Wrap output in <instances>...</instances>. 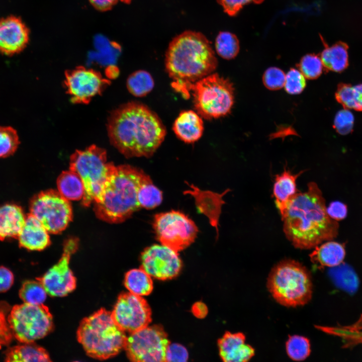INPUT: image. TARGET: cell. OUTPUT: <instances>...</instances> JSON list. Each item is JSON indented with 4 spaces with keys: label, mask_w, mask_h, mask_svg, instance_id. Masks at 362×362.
Wrapping results in <instances>:
<instances>
[{
    "label": "cell",
    "mask_w": 362,
    "mask_h": 362,
    "mask_svg": "<svg viewBox=\"0 0 362 362\" xmlns=\"http://www.w3.org/2000/svg\"><path fill=\"white\" fill-rule=\"evenodd\" d=\"M107 126L111 143L127 158L151 157L166 134L159 116L137 102H128L114 110Z\"/></svg>",
    "instance_id": "cell-1"
},
{
    "label": "cell",
    "mask_w": 362,
    "mask_h": 362,
    "mask_svg": "<svg viewBox=\"0 0 362 362\" xmlns=\"http://www.w3.org/2000/svg\"><path fill=\"white\" fill-rule=\"evenodd\" d=\"M304 192H298L289 201L282 216L283 231L296 248L308 249L333 240L338 232L337 221L327 214L325 200L318 185L308 184Z\"/></svg>",
    "instance_id": "cell-2"
},
{
    "label": "cell",
    "mask_w": 362,
    "mask_h": 362,
    "mask_svg": "<svg viewBox=\"0 0 362 362\" xmlns=\"http://www.w3.org/2000/svg\"><path fill=\"white\" fill-rule=\"evenodd\" d=\"M217 64L210 43L197 32L187 31L174 37L165 53V70L171 86L185 99L190 97L192 85L213 73Z\"/></svg>",
    "instance_id": "cell-3"
},
{
    "label": "cell",
    "mask_w": 362,
    "mask_h": 362,
    "mask_svg": "<svg viewBox=\"0 0 362 362\" xmlns=\"http://www.w3.org/2000/svg\"><path fill=\"white\" fill-rule=\"evenodd\" d=\"M151 179L141 169L128 164L115 166L94 210L100 219L110 223L124 221L141 208L138 194L141 186Z\"/></svg>",
    "instance_id": "cell-4"
},
{
    "label": "cell",
    "mask_w": 362,
    "mask_h": 362,
    "mask_svg": "<svg viewBox=\"0 0 362 362\" xmlns=\"http://www.w3.org/2000/svg\"><path fill=\"white\" fill-rule=\"evenodd\" d=\"M77 337L89 356L103 360L114 356L124 348L127 336L112 313L101 309L81 321Z\"/></svg>",
    "instance_id": "cell-5"
},
{
    "label": "cell",
    "mask_w": 362,
    "mask_h": 362,
    "mask_svg": "<svg viewBox=\"0 0 362 362\" xmlns=\"http://www.w3.org/2000/svg\"><path fill=\"white\" fill-rule=\"evenodd\" d=\"M267 288L274 299L286 307L303 306L312 298L310 273L293 259L283 260L274 266L267 278Z\"/></svg>",
    "instance_id": "cell-6"
},
{
    "label": "cell",
    "mask_w": 362,
    "mask_h": 362,
    "mask_svg": "<svg viewBox=\"0 0 362 362\" xmlns=\"http://www.w3.org/2000/svg\"><path fill=\"white\" fill-rule=\"evenodd\" d=\"M115 166L108 161L106 150L96 145L76 150L71 154L69 169L79 176L84 186L83 206L88 207L98 201Z\"/></svg>",
    "instance_id": "cell-7"
},
{
    "label": "cell",
    "mask_w": 362,
    "mask_h": 362,
    "mask_svg": "<svg viewBox=\"0 0 362 362\" xmlns=\"http://www.w3.org/2000/svg\"><path fill=\"white\" fill-rule=\"evenodd\" d=\"M196 112L207 120L228 115L234 105L233 83L217 73H212L194 83L191 87Z\"/></svg>",
    "instance_id": "cell-8"
},
{
    "label": "cell",
    "mask_w": 362,
    "mask_h": 362,
    "mask_svg": "<svg viewBox=\"0 0 362 362\" xmlns=\"http://www.w3.org/2000/svg\"><path fill=\"white\" fill-rule=\"evenodd\" d=\"M14 337L21 343L33 342L52 330L53 318L47 307L24 303L13 306L8 316Z\"/></svg>",
    "instance_id": "cell-9"
},
{
    "label": "cell",
    "mask_w": 362,
    "mask_h": 362,
    "mask_svg": "<svg viewBox=\"0 0 362 362\" xmlns=\"http://www.w3.org/2000/svg\"><path fill=\"white\" fill-rule=\"evenodd\" d=\"M30 210L49 233H60L72 220V209L69 201L54 190L41 192L34 197Z\"/></svg>",
    "instance_id": "cell-10"
},
{
    "label": "cell",
    "mask_w": 362,
    "mask_h": 362,
    "mask_svg": "<svg viewBox=\"0 0 362 362\" xmlns=\"http://www.w3.org/2000/svg\"><path fill=\"white\" fill-rule=\"evenodd\" d=\"M153 225L160 243L177 252L191 245L198 232L194 222L178 211L156 214Z\"/></svg>",
    "instance_id": "cell-11"
},
{
    "label": "cell",
    "mask_w": 362,
    "mask_h": 362,
    "mask_svg": "<svg viewBox=\"0 0 362 362\" xmlns=\"http://www.w3.org/2000/svg\"><path fill=\"white\" fill-rule=\"evenodd\" d=\"M169 343L161 326L148 325L130 333L124 348L128 358L133 361H165V351Z\"/></svg>",
    "instance_id": "cell-12"
},
{
    "label": "cell",
    "mask_w": 362,
    "mask_h": 362,
    "mask_svg": "<svg viewBox=\"0 0 362 362\" xmlns=\"http://www.w3.org/2000/svg\"><path fill=\"white\" fill-rule=\"evenodd\" d=\"M79 241L71 237L64 242L61 258L42 277L37 278L47 294L52 297H64L76 287V279L69 267L70 259L77 249Z\"/></svg>",
    "instance_id": "cell-13"
},
{
    "label": "cell",
    "mask_w": 362,
    "mask_h": 362,
    "mask_svg": "<svg viewBox=\"0 0 362 362\" xmlns=\"http://www.w3.org/2000/svg\"><path fill=\"white\" fill-rule=\"evenodd\" d=\"M110 84V81L103 78L99 72L82 66L65 73L64 86L74 104H88Z\"/></svg>",
    "instance_id": "cell-14"
},
{
    "label": "cell",
    "mask_w": 362,
    "mask_h": 362,
    "mask_svg": "<svg viewBox=\"0 0 362 362\" xmlns=\"http://www.w3.org/2000/svg\"><path fill=\"white\" fill-rule=\"evenodd\" d=\"M111 313L117 324L129 333L148 326L151 321V311L146 301L130 292L120 295Z\"/></svg>",
    "instance_id": "cell-15"
},
{
    "label": "cell",
    "mask_w": 362,
    "mask_h": 362,
    "mask_svg": "<svg viewBox=\"0 0 362 362\" xmlns=\"http://www.w3.org/2000/svg\"><path fill=\"white\" fill-rule=\"evenodd\" d=\"M140 267L152 278L166 280L179 273L182 261L177 252L162 244H154L142 252Z\"/></svg>",
    "instance_id": "cell-16"
},
{
    "label": "cell",
    "mask_w": 362,
    "mask_h": 362,
    "mask_svg": "<svg viewBox=\"0 0 362 362\" xmlns=\"http://www.w3.org/2000/svg\"><path fill=\"white\" fill-rule=\"evenodd\" d=\"M29 33L20 18L12 16L0 20V53L11 55L22 51L28 42Z\"/></svg>",
    "instance_id": "cell-17"
},
{
    "label": "cell",
    "mask_w": 362,
    "mask_h": 362,
    "mask_svg": "<svg viewBox=\"0 0 362 362\" xmlns=\"http://www.w3.org/2000/svg\"><path fill=\"white\" fill-rule=\"evenodd\" d=\"M245 336L241 332H226L218 340L219 355L225 362H246L255 354L254 349L245 343Z\"/></svg>",
    "instance_id": "cell-18"
},
{
    "label": "cell",
    "mask_w": 362,
    "mask_h": 362,
    "mask_svg": "<svg viewBox=\"0 0 362 362\" xmlns=\"http://www.w3.org/2000/svg\"><path fill=\"white\" fill-rule=\"evenodd\" d=\"M49 233L40 221L30 213L18 237L19 244L30 250H43L50 244Z\"/></svg>",
    "instance_id": "cell-19"
},
{
    "label": "cell",
    "mask_w": 362,
    "mask_h": 362,
    "mask_svg": "<svg viewBox=\"0 0 362 362\" xmlns=\"http://www.w3.org/2000/svg\"><path fill=\"white\" fill-rule=\"evenodd\" d=\"M204 129L202 118L193 110L180 112L172 127L176 137L187 143H192L199 140L203 134Z\"/></svg>",
    "instance_id": "cell-20"
},
{
    "label": "cell",
    "mask_w": 362,
    "mask_h": 362,
    "mask_svg": "<svg viewBox=\"0 0 362 362\" xmlns=\"http://www.w3.org/2000/svg\"><path fill=\"white\" fill-rule=\"evenodd\" d=\"M304 171L293 174L286 167L282 173L276 175L273 195L281 217L284 214L290 200L298 192L296 180Z\"/></svg>",
    "instance_id": "cell-21"
},
{
    "label": "cell",
    "mask_w": 362,
    "mask_h": 362,
    "mask_svg": "<svg viewBox=\"0 0 362 362\" xmlns=\"http://www.w3.org/2000/svg\"><path fill=\"white\" fill-rule=\"evenodd\" d=\"M26 216L21 207L8 204L0 207V240L18 237Z\"/></svg>",
    "instance_id": "cell-22"
},
{
    "label": "cell",
    "mask_w": 362,
    "mask_h": 362,
    "mask_svg": "<svg viewBox=\"0 0 362 362\" xmlns=\"http://www.w3.org/2000/svg\"><path fill=\"white\" fill-rule=\"evenodd\" d=\"M345 256L344 246L331 240L316 246L309 255L312 263L319 269L337 266L343 262Z\"/></svg>",
    "instance_id": "cell-23"
},
{
    "label": "cell",
    "mask_w": 362,
    "mask_h": 362,
    "mask_svg": "<svg viewBox=\"0 0 362 362\" xmlns=\"http://www.w3.org/2000/svg\"><path fill=\"white\" fill-rule=\"evenodd\" d=\"M23 344L9 348L5 352L6 361H50L47 351L33 342Z\"/></svg>",
    "instance_id": "cell-24"
},
{
    "label": "cell",
    "mask_w": 362,
    "mask_h": 362,
    "mask_svg": "<svg viewBox=\"0 0 362 362\" xmlns=\"http://www.w3.org/2000/svg\"><path fill=\"white\" fill-rule=\"evenodd\" d=\"M59 193L70 201L82 200L84 193L82 181L74 171L69 169L62 172L56 181Z\"/></svg>",
    "instance_id": "cell-25"
},
{
    "label": "cell",
    "mask_w": 362,
    "mask_h": 362,
    "mask_svg": "<svg viewBox=\"0 0 362 362\" xmlns=\"http://www.w3.org/2000/svg\"><path fill=\"white\" fill-rule=\"evenodd\" d=\"M329 275L335 285L350 294L355 293L359 286V279L353 268L349 264L342 262L330 267Z\"/></svg>",
    "instance_id": "cell-26"
},
{
    "label": "cell",
    "mask_w": 362,
    "mask_h": 362,
    "mask_svg": "<svg viewBox=\"0 0 362 362\" xmlns=\"http://www.w3.org/2000/svg\"><path fill=\"white\" fill-rule=\"evenodd\" d=\"M320 58L324 67L333 72H341L348 65L347 49L342 44L338 43L326 47L323 50Z\"/></svg>",
    "instance_id": "cell-27"
},
{
    "label": "cell",
    "mask_w": 362,
    "mask_h": 362,
    "mask_svg": "<svg viewBox=\"0 0 362 362\" xmlns=\"http://www.w3.org/2000/svg\"><path fill=\"white\" fill-rule=\"evenodd\" d=\"M124 284L129 292L141 297L150 294L153 288L152 277L141 267L129 270Z\"/></svg>",
    "instance_id": "cell-28"
},
{
    "label": "cell",
    "mask_w": 362,
    "mask_h": 362,
    "mask_svg": "<svg viewBox=\"0 0 362 362\" xmlns=\"http://www.w3.org/2000/svg\"><path fill=\"white\" fill-rule=\"evenodd\" d=\"M335 96L344 108L362 111V83L341 85L338 88Z\"/></svg>",
    "instance_id": "cell-29"
},
{
    "label": "cell",
    "mask_w": 362,
    "mask_h": 362,
    "mask_svg": "<svg viewBox=\"0 0 362 362\" xmlns=\"http://www.w3.org/2000/svg\"><path fill=\"white\" fill-rule=\"evenodd\" d=\"M154 81L148 72L137 70L129 75L127 80V87L130 94L136 97H143L153 89Z\"/></svg>",
    "instance_id": "cell-30"
},
{
    "label": "cell",
    "mask_w": 362,
    "mask_h": 362,
    "mask_svg": "<svg viewBox=\"0 0 362 362\" xmlns=\"http://www.w3.org/2000/svg\"><path fill=\"white\" fill-rule=\"evenodd\" d=\"M215 47L217 54L227 60L235 58L240 48L237 37L227 31L221 32L218 34L215 39Z\"/></svg>",
    "instance_id": "cell-31"
},
{
    "label": "cell",
    "mask_w": 362,
    "mask_h": 362,
    "mask_svg": "<svg viewBox=\"0 0 362 362\" xmlns=\"http://www.w3.org/2000/svg\"><path fill=\"white\" fill-rule=\"evenodd\" d=\"M19 294L24 303L40 305L46 300L47 292L39 281L28 280L23 283Z\"/></svg>",
    "instance_id": "cell-32"
},
{
    "label": "cell",
    "mask_w": 362,
    "mask_h": 362,
    "mask_svg": "<svg viewBox=\"0 0 362 362\" xmlns=\"http://www.w3.org/2000/svg\"><path fill=\"white\" fill-rule=\"evenodd\" d=\"M286 348L289 357L295 361L305 359L311 352L309 339L299 335L289 336L286 343Z\"/></svg>",
    "instance_id": "cell-33"
},
{
    "label": "cell",
    "mask_w": 362,
    "mask_h": 362,
    "mask_svg": "<svg viewBox=\"0 0 362 362\" xmlns=\"http://www.w3.org/2000/svg\"><path fill=\"white\" fill-rule=\"evenodd\" d=\"M138 201L141 208L146 209H153L162 202V192L153 184L151 179L141 186Z\"/></svg>",
    "instance_id": "cell-34"
},
{
    "label": "cell",
    "mask_w": 362,
    "mask_h": 362,
    "mask_svg": "<svg viewBox=\"0 0 362 362\" xmlns=\"http://www.w3.org/2000/svg\"><path fill=\"white\" fill-rule=\"evenodd\" d=\"M20 144L15 129L10 126H0V158L12 155Z\"/></svg>",
    "instance_id": "cell-35"
},
{
    "label": "cell",
    "mask_w": 362,
    "mask_h": 362,
    "mask_svg": "<svg viewBox=\"0 0 362 362\" xmlns=\"http://www.w3.org/2000/svg\"><path fill=\"white\" fill-rule=\"evenodd\" d=\"M298 67L305 77L309 79L317 78L321 75L324 68L320 57L314 54L304 56L298 64Z\"/></svg>",
    "instance_id": "cell-36"
},
{
    "label": "cell",
    "mask_w": 362,
    "mask_h": 362,
    "mask_svg": "<svg viewBox=\"0 0 362 362\" xmlns=\"http://www.w3.org/2000/svg\"><path fill=\"white\" fill-rule=\"evenodd\" d=\"M11 309L7 302H0V348L9 345L14 338L8 320Z\"/></svg>",
    "instance_id": "cell-37"
},
{
    "label": "cell",
    "mask_w": 362,
    "mask_h": 362,
    "mask_svg": "<svg viewBox=\"0 0 362 362\" xmlns=\"http://www.w3.org/2000/svg\"><path fill=\"white\" fill-rule=\"evenodd\" d=\"M354 121L352 110L343 107L337 112L334 117V128L340 135H347L352 131Z\"/></svg>",
    "instance_id": "cell-38"
},
{
    "label": "cell",
    "mask_w": 362,
    "mask_h": 362,
    "mask_svg": "<svg viewBox=\"0 0 362 362\" xmlns=\"http://www.w3.org/2000/svg\"><path fill=\"white\" fill-rule=\"evenodd\" d=\"M306 85L305 77L299 69L291 68L286 74L284 87L288 94H299L303 91Z\"/></svg>",
    "instance_id": "cell-39"
},
{
    "label": "cell",
    "mask_w": 362,
    "mask_h": 362,
    "mask_svg": "<svg viewBox=\"0 0 362 362\" xmlns=\"http://www.w3.org/2000/svg\"><path fill=\"white\" fill-rule=\"evenodd\" d=\"M354 326L345 327H329L317 326L316 328L325 333L333 334L344 338V340H348L350 338L351 340L354 339L353 344L362 342V332L360 331V326L353 325Z\"/></svg>",
    "instance_id": "cell-40"
},
{
    "label": "cell",
    "mask_w": 362,
    "mask_h": 362,
    "mask_svg": "<svg viewBox=\"0 0 362 362\" xmlns=\"http://www.w3.org/2000/svg\"><path fill=\"white\" fill-rule=\"evenodd\" d=\"M286 74L280 68L271 67L264 72L262 81L265 86L273 90H278L284 86Z\"/></svg>",
    "instance_id": "cell-41"
},
{
    "label": "cell",
    "mask_w": 362,
    "mask_h": 362,
    "mask_svg": "<svg viewBox=\"0 0 362 362\" xmlns=\"http://www.w3.org/2000/svg\"><path fill=\"white\" fill-rule=\"evenodd\" d=\"M189 358L187 349L178 343L168 345L165 355V361H186Z\"/></svg>",
    "instance_id": "cell-42"
},
{
    "label": "cell",
    "mask_w": 362,
    "mask_h": 362,
    "mask_svg": "<svg viewBox=\"0 0 362 362\" xmlns=\"http://www.w3.org/2000/svg\"><path fill=\"white\" fill-rule=\"evenodd\" d=\"M264 0H217L224 11L228 15H236L245 5L250 3L260 4Z\"/></svg>",
    "instance_id": "cell-43"
},
{
    "label": "cell",
    "mask_w": 362,
    "mask_h": 362,
    "mask_svg": "<svg viewBox=\"0 0 362 362\" xmlns=\"http://www.w3.org/2000/svg\"><path fill=\"white\" fill-rule=\"evenodd\" d=\"M328 216L335 221H339L344 219L347 213V208L345 204L339 201L331 202L326 208Z\"/></svg>",
    "instance_id": "cell-44"
},
{
    "label": "cell",
    "mask_w": 362,
    "mask_h": 362,
    "mask_svg": "<svg viewBox=\"0 0 362 362\" xmlns=\"http://www.w3.org/2000/svg\"><path fill=\"white\" fill-rule=\"evenodd\" d=\"M14 276L13 273L9 268L0 266V293L8 291L13 285Z\"/></svg>",
    "instance_id": "cell-45"
},
{
    "label": "cell",
    "mask_w": 362,
    "mask_h": 362,
    "mask_svg": "<svg viewBox=\"0 0 362 362\" xmlns=\"http://www.w3.org/2000/svg\"><path fill=\"white\" fill-rule=\"evenodd\" d=\"M117 0H89L92 4L101 10H106L111 8Z\"/></svg>",
    "instance_id": "cell-46"
},
{
    "label": "cell",
    "mask_w": 362,
    "mask_h": 362,
    "mask_svg": "<svg viewBox=\"0 0 362 362\" xmlns=\"http://www.w3.org/2000/svg\"><path fill=\"white\" fill-rule=\"evenodd\" d=\"M207 310L206 306L202 302L195 303L192 308L193 314L198 318L204 317L207 313Z\"/></svg>",
    "instance_id": "cell-47"
},
{
    "label": "cell",
    "mask_w": 362,
    "mask_h": 362,
    "mask_svg": "<svg viewBox=\"0 0 362 362\" xmlns=\"http://www.w3.org/2000/svg\"><path fill=\"white\" fill-rule=\"evenodd\" d=\"M122 1H123V2H126V3H129V2H130L131 0H122Z\"/></svg>",
    "instance_id": "cell-48"
}]
</instances>
